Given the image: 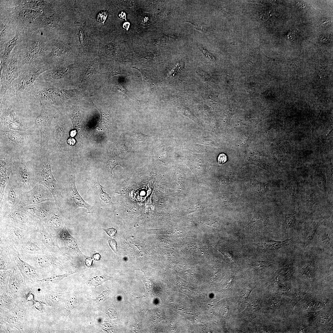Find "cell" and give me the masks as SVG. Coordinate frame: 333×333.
<instances>
[{"label": "cell", "instance_id": "6da1fadb", "mask_svg": "<svg viewBox=\"0 0 333 333\" xmlns=\"http://www.w3.org/2000/svg\"><path fill=\"white\" fill-rule=\"evenodd\" d=\"M38 134L36 130L31 128L18 131L0 126V153L12 158L32 154L40 147Z\"/></svg>", "mask_w": 333, "mask_h": 333}, {"label": "cell", "instance_id": "7a4b0ae2", "mask_svg": "<svg viewBox=\"0 0 333 333\" xmlns=\"http://www.w3.org/2000/svg\"><path fill=\"white\" fill-rule=\"evenodd\" d=\"M35 175L37 183L45 186L50 191L58 207L62 202V189L56 180L51 165L50 152L41 147L30 156Z\"/></svg>", "mask_w": 333, "mask_h": 333}, {"label": "cell", "instance_id": "3957f363", "mask_svg": "<svg viewBox=\"0 0 333 333\" xmlns=\"http://www.w3.org/2000/svg\"><path fill=\"white\" fill-rule=\"evenodd\" d=\"M53 107L43 104L27 106L24 116L28 126L39 130L40 147L48 149L50 128L54 117Z\"/></svg>", "mask_w": 333, "mask_h": 333}, {"label": "cell", "instance_id": "277c9868", "mask_svg": "<svg viewBox=\"0 0 333 333\" xmlns=\"http://www.w3.org/2000/svg\"><path fill=\"white\" fill-rule=\"evenodd\" d=\"M50 68L47 62H40L19 71L18 76L11 83L4 97L1 99H15L24 95L30 90L38 77Z\"/></svg>", "mask_w": 333, "mask_h": 333}, {"label": "cell", "instance_id": "5b68a950", "mask_svg": "<svg viewBox=\"0 0 333 333\" xmlns=\"http://www.w3.org/2000/svg\"><path fill=\"white\" fill-rule=\"evenodd\" d=\"M11 176L23 191L32 189L37 183L30 156L12 158Z\"/></svg>", "mask_w": 333, "mask_h": 333}, {"label": "cell", "instance_id": "8992f818", "mask_svg": "<svg viewBox=\"0 0 333 333\" xmlns=\"http://www.w3.org/2000/svg\"><path fill=\"white\" fill-rule=\"evenodd\" d=\"M0 222L30 232L36 231L41 224L23 207L18 205L13 209L0 212Z\"/></svg>", "mask_w": 333, "mask_h": 333}, {"label": "cell", "instance_id": "52a82bcc", "mask_svg": "<svg viewBox=\"0 0 333 333\" xmlns=\"http://www.w3.org/2000/svg\"><path fill=\"white\" fill-rule=\"evenodd\" d=\"M19 52L15 51L11 55L5 68L0 73V99L3 98L11 83L18 74V60Z\"/></svg>", "mask_w": 333, "mask_h": 333}, {"label": "cell", "instance_id": "ba28073f", "mask_svg": "<svg viewBox=\"0 0 333 333\" xmlns=\"http://www.w3.org/2000/svg\"><path fill=\"white\" fill-rule=\"evenodd\" d=\"M48 201H55L51 193L44 185L37 183L31 190L23 191L18 205L24 207Z\"/></svg>", "mask_w": 333, "mask_h": 333}, {"label": "cell", "instance_id": "9c48e42d", "mask_svg": "<svg viewBox=\"0 0 333 333\" xmlns=\"http://www.w3.org/2000/svg\"><path fill=\"white\" fill-rule=\"evenodd\" d=\"M23 191L11 175L6 187L3 198L0 202V212L13 209L20 203Z\"/></svg>", "mask_w": 333, "mask_h": 333}, {"label": "cell", "instance_id": "30bf717a", "mask_svg": "<svg viewBox=\"0 0 333 333\" xmlns=\"http://www.w3.org/2000/svg\"><path fill=\"white\" fill-rule=\"evenodd\" d=\"M29 232L11 224L0 222V236L17 249Z\"/></svg>", "mask_w": 333, "mask_h": 333}, {"label": "cell", "instance_id": "8fae6325", "mask_svg": "<svg viewBox=\"0 0 333 333\" xmlns=\"http://www.w3.org/2000/svg\"><path fill=\"white\" fill-rule=\"evenodd\" d=\"M17 249L21 255H36L48 252L41 242L36 232H29Z\"/></svg>", "mask_w": 333, "mask_h": 333}, {"label": "cell", "instance_id": "7c38bea8", "mask_svg": "<svg viewBox=\"0 0 333 333\" xmlns=\"http://www.w3.org/2000/svg\"><path fill=\"white\" fill-rule=\"evenodd\" d=\"M57 207L55 201H48L23 207L39 222L44 224Z\"/></svg>", "mask_w": 333, "mask_h": 333}, {"label": "cell", "instance_id": "4fadbf2b", "mask_svg": "<svg viewBox=\"0 0 333 333\" xmlns=\"http://www.w3.org/2000/svg\"><path fill=\"white\" fill-rule=\"evenodd\" d=\"M57 232L56 235L63 243L66 253L76 258L85 259L86 256L80 250L75 240L69 233L65 226Z\"/></svg>", "mask_w": 333, "mask_h": 333}, {"label": "cell", "instance_id": "5bb4252c", "mask_svg": "<svg viewBox=\"0 0 333 333\" xmlns=\"http://www.w3.org/2000/svg\"><path fill=\"white\" fill-rule=\"evenodd\" d=\"M36 232L47 251L55 254L62 253V252L58 244L57 236H53L49 232L43 224L41 223Z\"/></svg>", "mask_w": 333, "mask_h": 333}, {"label": "cell", "instance_id": "9a60e30c", "mask_svg": "<svg viewBox=\"0 0 333 333\" xmlns=\"http://www.w3.org/2000/svg\"><path fill=\"white\" fill-rule=\"evenodd\" d=\"M11 250L14 265L18 267L23 277L30 279L37 278L38 275L36 269L26 262L18 249L12 245Z\"/></svg>", "mask_w": 333, "mask_h": 333}, {"label": "cell", "instance_id": "2e32d148", "mask_svg": "<svg viewBox=\"0 0 333 333\" xmlns=\"http://www.w3.org/2000/svg\"><path fill=\"white\" fill-rule=\"evenodd\" d=\"M43 51V46L41 42L38 40L33 42L22 56L20 59V67L24 66L23 69L35 64L34 62L41 56Z\"/></svg>", "mask_w": 333, "mask_h": 333}, {"label": "cell", "instance_id": "e0dca14e", "mask_svg": "<svg viewBox=\"0 0 333 333\" xmlns=\"http://www.w3.org/2000/svg\"><path fill=\"white\" fill-rule=\"evenodd\" d=\"M9 310L4 314V321L19 331H23L26 313L25 309L20 306H17Z\"/></svg>", "mask_w": 333, "mask_h": 333}, {"label": "cell", "instance_id": "ac0fdd59", "mask_svg": "<svg viewBox=\"0 0 333 333\" xmlns=\"http://www.w3.org/2000/svg\"><path fill=\"white\" fill-rule=\"evenodd\" d=\"M69 182V190L71 199L74 205L75 209L78 208H84L87 210L88 212H91L92 207L84 199L79 193L76 185L74 175H71Z\"/></svg>", "mask_w": 333, "mask_h": 333}, {"label": "cell", "instance_id": "d6986e66", "mask_svg": "<svg viewBox=\"0 0 333 333\" xmlns=\"http://www.w3.org/2000/svg\"><path fill=\"white\" fill-rule=\"evenodd\" d=\"M64 124L60 119H56L54 117L51 125V127L54 128V134L53 135H50L49 137H52L55 143L60 146H63L64 144L66 137Z\"/></svg>", "mask_w": 333, "mask_h": 333}, {"label": "cell", "instance_id": "ffe728a7", "mask_svg": "<svg viewBox=\"0 0 333 333\" xmlns=\"http://www.w3.org/2000/svg\"><path fill=\"white\" fill-rule=\"evenodd\" d=\"M0 179L8 181L12 174V157L7 154L0 153Z\"/></svg>", "mask_w": 333, "mask_h": 333}, {"label": "cell", "instance_id": "44dd1931", "mask_svg": "<svg viewBox=\"0 0 333 333\" xmlns=\"http://www.w3.org/2000/svg\"><path fill=\"white\" fill-rule=\"evenodd\" d=\"M23 277L17 267L13 268L8 281L10 291L17 293L23 284Z\"/></svg>", "mask_w": 333, "mask_h": 333}, {"label": "cell", "instance_id": "7402d4cb", "mask_svg": "<svg viewBox=\"0 0 333 333\" xmlns=\"http://www.w3.org/2000/svg\"><path fill=\"white\" fill-rule=\"evenodd\" d=\"M57 207L53 211L44 225L47 229H54L58 231L64 226V220Z\"/></svg>", "mask_w": 333, "mask_h": 333}, {"label": "cell", "instance_id": "603a6c76", "mask_svg": "<svg viewBox=\"0 0 333 333\" xmlns=\"http://www.w3.org/2000/svg\"><path fill=\"white\" fill-rule=\"evenodd\" d=\"M19 33V31H17L14 37L7 42L5 45L3 53L0 56V73L6 65L11 51L16 45Z\"/></svg>", "mask_w": 333, "mask_h": 333}, {"label": "cell", "instance_id": "cb8c5ba5", "mask_svg": "<svg viewBox=\"0 0 333 333\" xmlns=\"http://www.w3.org/2000/svg\"><path fill=\"white\" fill-rule=\"evenodd\" d=\"M290 240L287 239L282 241L273 240H267L259 242L255 244L257 248L264 249L273 250L280 249L287 243Z\"/></svg>", "mask_w": 333, "mask_h": 333}, {"label": "cell", "instance_id": "d4e9b609", "mask_svg": "<svg viewBox=\"0 0 333 333\" xmlns=\"http://www.w3.org/2000/svg\"><path fill=\"white\" fill-rule=\"evenodd\" d=\"M12 293L7 290H5L0 296V309L10 310L15 306L14 298Z\"/></svg>", "mask_w": 333, "mask_h": 333}, {"label": "cell", "instance_id": "484cf974", "mask_svg": "<svg viewBox=\"0 0 333 333\" xmlns=\"http://www.w3.org/2000/svg\"><path fill=\"white\" fill-rule=\"evenodd\" d=\"M64 293H59L53 291H48L43 297L44 302L48 306H56L58 305L62 300Z\"/></svg>", "mask_w": 333, "mask_h": 333}, {"label": "cell", "instance_id": "4316f807", "mask_svg": "<svg viewBox=\"0 0 333 333\" xmlns=\"http://www.w3.org/2000/svg\"><path fill=\"white\" fill-rule=\"evenodd\" d=\"M77 271V270H75L68 271L62 274H54L50 277L40 279L37 280V281L40 283L48 284L57 282L62 280L64 278L76 273Z\"/></svg>", "mask_w": 333, "mask_h": 333}, {"label": "cell", "instance_id": "83f0119b", "mask_svg": "<svg viewBox=\"0 0 333 333\" xmlns=\"http://www.w3.org/2000/svg\"><path fill=\"white\" fill-rule=\"evenodd\" d=\"M94 188L100 199L105 204H110L112 203L109 195L103 190V187L101 184L98 177L94 182Z\"/></svg>", "mask_w": 333, "mask_h": 333}, {"label": "cell", "instance_id": "f1b7e54d", "mask_svg": "<svg viewBox=\"0 0 333 333\" xmlns=\"http://www.w3.org/2000/svg\"><path fill=\"white\" fill-rule=\"evenodd\" d=\"M107 166L109 171L112 173L114 168L117 166H120L124 167V164L122 160L115 154L112 153L109 156L107 161Z\"/></svg>", "mask_w": 333, "mask_h": 333}, {"label": "cell", "instance_id": "f546056e", "mask_svg": "<svg viewBox=\"0 0 333 333\" xmlns=\"http://www.w3.org/2000/svg\"><path fill=\"white\" fill-rule=\"evenodd\" d=\"M39 11L30 9L24 8L22 9L19 12V17L23 21H28L35 18L38 14Z\"/></svg>", "mask_w": 333, "mask_h": 333}, {"label": "cell", "instance_id": "4dcf8cb0", "mask_svg": "<svg viewBox=\"0 0 333 333\" xmlns=\"http://www.w3.org/2000/svg\"><path fill=\"white\" fill-rule=\"evenodd\" d=\"M320 224V222H315L311 225L306 236L305 243V247L308 246L314 238L316 230Z\"/></svg>", "mask_w": 333, "mask_h": 333}, {"label": "cell", "instance_id": "1f68e13d", "mask_svg": "<svg viewBox=\"0 0 333 333\" xmlns=\"http://www.w3.org/2000/svg\"><path fill=\"white\" fill-rule=\"evenodd\" d=\"M45 1L31 0L25 2L22 4L23 7L35 10H37L44 6L46 4Z\"/></svg>", "mask_w": 333, "mask_h": 333}, {"label": "cell", "instance_id": "d6a6232c", "mask_svg": "<svg viewBox=\"0 0 333 333\" xmlns=\"http://www.w3.org/2000/svg\"><path fill=\"white\" fill-rule=\"evenodd\" d=\"M143 78L145 90L152 91L154 86L153 80L151 76L147 72L142 70H139Z\"/></svg>", "mask_w": 333, "mask_h": 333}, {"label": "cell", "instance_id": "836d02e7", "mask_svg": "<svg viewBox=\"0 0 333 333\" xmlns=\"http://www.w3.org/2000/svg\"><path fill=\"white\" fill-rule=\"evenodd\" d=\"M78 297L76 295H73L66 302L65 308V314L69 315L75 308L77 302Z\"/></svg>", "mask_w": 333, "mask_h": 333}, {"label": "cell", "instance_id": "e575fe53", "mask_svg": "<svg viewBox=\"0 0 333 333\" xmlns=\"http://www.w3.org/2000/svg\"><path fill=\"white\" fill-rule=\"evenodd\" d=\"M11 269L0 270V290L4 289L9 281L10 275L12 271Z\"/></svg>", "mask_w": 333, "mask_h": 333}, {"label": "cell", "instance_id": "d590c367", "mask_svg": "<svg viewBox=\"0 0 333 333\" xmlns=\"http://www.w3.org/2000/svg\"><path fill=\"white\" fill-rule=\"evenodd\" d=\"M111 276L107 275H98L92 277L90 280L91 284L95 286V288L104 282L110 279Z\"/></svg>", "mask_w": 333, "mask_h": 333}, {"label": "cell", "instance_id": "8d00e7d4", "mask_svg": "<svg viewBox=\"0 0 333 333\" xmlns=\"http://www.w3.org/2000/svg\"><path fill=\"white\" fill-rule=\"evenodd\" d=\"M57 20L56 17L50 16L45 18L43 20V23L47 27L54 28L56 25Z\"/></svg>", "mask_w": 333, "mask_h": 333}, {"label": "cell", "instance_id": "74e56055", "mask_svg": "<svg viewBox=\"0 0 333 333\" xmlns=\"http://www.w3.org/2000/svg\"><path fill=\"white\" fill-rule=\"evenodd\" d=\"M295 222V219L294 215L290 214L286 215L285 222V226L286 228L292 227L294 225Z\"/></svg>", "mask_w": 333, "mask_h": 333}, {"label": "cell", "instance_id": "f35d334b", "mask_svg": "<svg viewBox=\"0 0 333 333\" xmlns=\"http://www.w3.org/2000/svg\"><path fill=\"white\" fill-rule=\"evenodd\" d=\"M132 137L135 141L138 142L148 141L149 139L148 136L139 132L134 133L132 135Z\"/></svg>", "mask_w": 333, "mask_h": 333}, {"label": "cell", "instance_id": "ab89813d", "mask_svg": "<svg viewBox=\"0 0 333 333\" xmlns=\"http://www.w3.org/2000/svg\"><path fill=\"white\" fill-rule=\"evenodd\" d=\"M105 52L109 56H111L115 54L116 49L113 43H110L106 45L105 48Z\"/></svg>", "mask_w": 333, "mask_h": 333}, {"label": "cell", "instance_id": "60d3db41", "mask_svg": "<svg viewBox=\"0 0 333 333\" xmlns=\"http://www.w3.org/2000/svg\"><path fill=\"white\" fill-rule=\"evenodd\" d=\"M110 290L107 289L103 291L101 294L96 297L95 299H93V300L99 302L103 301L108 298L110 294Z\"/></svg>", "mask_w": 333, "mask_h": 333}, {"label": "cell", "instance_id": "b9f144b4", "mask_svg": "<svg viewBox=\"0 0 333 333\" xmlns=\"http://www.w3.org/2000/svg\"><path fill=\"white\" fill-rule=\"evenodd\" d=\"M114 88L121 91L128 96L129 97H131V98H133L134 99H136L137 100H139L133 96V95L128 91H127V90L122 84H117L115 86Z\"/></svg>", "mask_w": 333, "mask_h": 333}, {"label": "cell", "instance_id": "7bdbcfd3", "mask_svg": "<svg viewBox=\"0 0 333 333\" xmlns=\"http://www.w3.org/2000/svg\"><path fill=\"white\" fill-rule=\"evenodd\" d=\"M259 301L257 299H253L249 305L248 308L252 312L257 311L259 307Z\"/></svg>", "mask_w": 333, "mask_h": 333}, {"label": "cell", "instance_id": "ee69618b", "mask_svg": "<svg viewBox=\"0 0 333 333\" xmlns=\"http://www.w3.org/2000/svg\"><path fill=\"white\" fill-rule=\"evenodd\" d=\"M10 325L8 323L5 322L1 321L0 333H10L11 331L10 329Z\"/></svg>", "mask_w": 333, "mask_h": 333}, {"label": "cell", "instance_id": "f6af8a7d", "mask_svg": "<svg viewBox=\"0 0 333 333\" xmlns=\"http://www.w3.org/2000/svg\"><path fill=\"white\" fill-rule=\"evenodd\" d=\"M107 15L108 14L107 11H101L97 14L96 17V19L98 21L103 23L104 24L106 19Z\"/></svg>", "mask_w": 333, "mask_h": 333}, {"label": "cell", "instance_id": "bcb514c9", "mask_svg": "<svg viewBox=\"0 0 333 333\" xmlns=\"http://www.w3.org/2000/svg\"><path fill=\"white\" fill-rule=\"evenodd\" d=\"M289 185L287 188L289 194L292 197L294 196L297 193L298 190V188H296V187H296L295 183L293 182L291 183Z\"/></svg>", "mask_w": 333, "mask_h": 333}, {"label": "cell", "instance_id": "7dc6e473", "mask_svg": "<svg viewBox=\"0 0 333 333\" xmlns=\"http://www.w3.org/2000/svg\"><path fill=\"white\" fill-rule=\"evenodd\" d=\"M108 243L113 252L116 254H117L118 249L116 240L114 239L110 238L108 240Z\"/></svg>", "mask_w": 333, "mask_h": 333}, {"label": "cell", "instance_id": "c3c4849f", "mask_svg": "<svg viewBox=\"0 0 333 333\" xmlns=\"http://www.w3.org/2000/svg\"><path fill=\"white\" fill-rule=\"evenodd\" d=\"M103 229L110 237L114 236L117 233L116 229L113 228H103Z\"/></svg>", "mask_w": 333, "mask_h": 333}, {"label": "cell", "instance_id": "681fc988", "mask_svg": "<svg viewBox=\"0 0 333 333\" xmlns=\"http://www.w3.org/2000/svg\"><path fill=\"white\" fill-rule=\"evenodd\" d=\"M256 317L255 315L253 313H245L241 316L242 318L245 321H250Z\"/></svg>", "mask_w": 333, "mask_h": 333}, {"label": "cell", "instance_id": "f907efd6", "mask_svg": "<svg viewBox=\"0 0 333 333\" xmlns=\"http://www.w3.org/2000/svg\"><path fill=\"white\" fill-rule=\"evenodd\" d=\"M269 265V262L264 261H256L255 264V266L258 268H262L267 267Z\"/></svg>", "mask_w": 333, "mask_h": 333}, {"label": "cell", "instance_id": "816d5d0a", "mask_svg": "<svg viewBox=\"0 0 333 333\" xmlns=\"http://www.w3.org/2000/svg\"><path fill=\"white\" fill-rule=\"evenodd\" d=\"M34 306L37 310L39 311L43 312L44 309L43 303L44 302L38 301H34Z\"/></svg>", "mask_w": 333, "mask_h": 333}, {"label": "cell", "instance_id": "f5cc1de1", "mask_svg": "<svg viewBox=\"0 0 333 333\" xmlns=\"http://www.w3.org/2000/svg\"><path fill=\"white\" fill-rule=\"evenodd\" d=\"M227 157L226 155L224 154H220L218 158V162L220 164H223L225 163L227 160Z\"/></svg>", "mask_w": 333, "mask_h": 333}, {"label": "cell", "instance_id": "db71d44e", "mask_svg": "<svg viewBox=\"0 0 333 333\" xmlns=\"http://www.w3.org/2000/svg\"><path fill=\"white\" fill-rule=\"evenodd\" d=\"M6 26L2 23L0 25V38H3L6 33Z\"/></svg>", "mask_w": 333, "mask_h": 333}, {"label": "cell", "instance_id": "11a10c76", "mask_svg": "<svg viewBox=\"0 0 333 333\" xmlns=\"http://www.w3.org/2000/svg\"><path fill=\"white\" fill-rule=\"evenodd\" d=\"M93 261L92 259L86 257L84 259V262L85 265L88 267H90L92 265Z\"/></svg>", "mask_w": 333, "mask_h": 333}, {"label": "cell", "instance_id": "9f6ffc18", "mask_svg": "<svg viewBox=\"0 0 333 333\" xmlns=\"http://www.w3.org/2000/svg\"><path fill=\"white\" fill-rule=\"evenodd\" d=\"M25 299L26 302H28L31 300L34 301V295L31 292H28V293L26 294Z\"/></svg>", "mask_w": 333, "mask_h": 333}, {"label": "cell", "instance_id": "6f0895ef", "mask_svg": "<svg viewBox=\"0 0 333 333\" xmlns=\"http://www.w3.org/2000/svg\"><path fill=\"white\" fill-rule=\"evenodd\" d=\"M123 73V72L121 70H116L112 71L110 73V74L109 76V77L110 78L112 76L117 75L119 74H122Z\"/></svg>", "mask_w": 333, "mask_h": 333}, {"label": "cell", "instance_id": "680465c9", "mask_svg": "<svg viewBox=\"0 0 333 333\" xmlns=\"http://www.w3.org/2000/svg\"><path fill=\"white\" fill-rule=\"evenodd\" d=\"M101 255L98 253H97L94 254L92 256V258L93 259L96 261H98L101 259Z\"/></svg>", "mask_w": 333, "mask_h": 333}, {"label": "cell", "instance_id": "91938a15", "mask_svg": "<svg viewBox=\"0 0 333 333\" xmlns=\"http://www.w3.org/2000/svg\"><path fill=\"white\" fill-rule=\"evenodd\" d=\"M202 50L203 51V52L208 58H209L211 60H213L214 59V58H213L212 55H211L205 49L202 48Z\"/></svg>", "mask_w": 333, "mask_h": 333}, {"label": "cell", "instance_id": "94428289", "mask_svg": "<svg viewBox=\"0 0 333 333\" xmlns=\"http://www.w3.org/2000/svg\"><path fill=\"white\" fill-rule=\"evenodd\" d=\"M195 27L201 31H205V26L203 24L195 25Z\"/></svg>", "mask_w": 333, "mask_h": 333}, {"label": "cell", "instance_id": "6125c7cd", "mask_svg": "<svg viewBox=\"0 0 333 333\" xmlns=\"http://www.w3.org/2000/svg\"><path fill=\"white\" fill-rule=\"evenodd\" d=\"M41 328L40 327V325L38 323V322L37 321L36 324L35 328V332H40Z\"/></svg>", "mask_w": 333, "mask_h": 333}, {"label": "cell", "instance_id": "be15d7a7", "mask_svg": "<svg viewBox=\"0 0 333 333\" xmlns=\"http://www.w3.org/2000/svg\"><path fill=\"white\" fill-rule=\"evenodd\" d=\"M330 23V21L328 19H323L322 21L321 24L322 25L325 26L327 25Z\"/></svg>", "mask_w": 333, "mask_h": 333}, {"label": "cell", "instance_id": "e7e4bbea", "mask_svg": "<svg viewBox=\"0 0 333 333\" xmlns=\"http://www.w3.org/2000/svg\"><path fill=\"white\" fill-rule=\"evenodd\" d=\"M79 35L81 43H83L84 35L83 32L81 31H80Z\"/></svg>", "mask_w": 333, "mask_h": 333}, {"label": "cell", "instance_id": "03108f58", "mask_svg": "<svg viewBox=\"0 0 333 333\" xmlns=\"http://www.w3.org/2000/svg\"><path fill=\"white\" fill-rule=\"evenodd\" d=\"M119 15L121 18H125V19H126V15L125 12L122 11L121 13Z\"/></svg>", "mask_w": 333, "mask_h": 333}, {"label": "cell", "instance_id": "003e7915", "mask_svg": "<svg viewBox=\"0 0 333 333\" xmlns=\"http://www.w3.org/2000/svg\"><path fill=\"white\" fill-rule=\"evenodd\" d=\"M130 25V23L129 22H125V23H124V24L123 25V27L124 28H125V29H128L129 27L128 26H129Z\"/></svg>", "mask_w": 333, "mask_h": 333}]
</instances>
